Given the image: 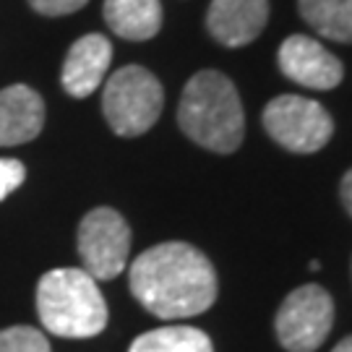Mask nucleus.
<instances>
[{"label": "nucleus", "instance_id": "1", "mask_svg": "<svg viewBox=\"0 0 352 352\" xmlns=\"http://www.w3.org/2000/svg\"><path fill=\"white\" fill-rule=\"evenodd\" d=\"M133 298L157 318H188L209 311L217 300L212 261L190 243H160L131 264Z\"/></svg>", "mask_w": 352, "mask_h": 352}, {"label": "nucleus", "instance_id": "2", "mask_svg": "<svg viewBox=\"0 0 352 352\" xmlns=\"http://www.w3.org/2000/svg\"><path fill=\"white\" fill-rule=\"evenodd\" d=\"M177 123L204 149L217 154L235 151L245 136V113L235 84L219 71H199L183 89Z\"/></svg>", "mask_w": 352, "mask_h": 352}, {"label": "nucleus", "instance_id": "3", "mask_svg": "<svg viewBox=\"0 0 352 352\" xmlns=\"http://www.w3.org/2000/svg\"><path fill=\"white\" fill-rule=\"evenodd\" d=\"M37 314L55 337L89 340L107 327V302L84 269H52L37 285Z\"/></svg>", "mask_w": 352, "mask_h": 352}, {"label": "nucleus", "instance_id": "4", "mask_svg": "<svg viewBox=\"0 0 352 352\" xmlns=\"http://www.w3.org/2000/svg\"><path fill=\"white\" fill-rule=\"evenodd\" d=\"M162 107L164 91L160 78L141 65H126L115 71L104 84L102 110L118 136L131 139L146 133L160 120Z\"/></svg>", "mask_w": 352, "mask_h": 352}, {"label": "nucleus", "instance_id": "5", "mask_svg": "<svg viewBox=\"0 0 352 352\" xmlns=\"http://www.w3.org/2000/svg\"><path fill=\"white\" fill-rule=\"evenodd\" d=\"M334 327V300L321 285L292 289L279 305L274 329L287 352H316Z\"/></svg>", "mask_w": 352, "mask_h": 352}, {"label": "nucleus", "instance_id": "6", "mask_svg": "<svg viewBox=\"0 0 352 352\" xmlns=\"http://www.w3.org/2000/svg\"><path fill=\"white\" fill-rule=\"evenodd\" d=\"M264 128L287 151L314 154L329 144L334 133V120L324 104L298 94H282L266 104Z\"/></svg>", "mask_w": 352, "mask_h": 352}, {"label": "nucleus", "instance_id": "7", "mask_svg": "<svg viewBox=\"0 0 352 352\" xmlns=\"http://www.w3.org/2000/svg\"><path fill=\"white\" fill-rule=\"evenodd\" d=\"M131 253V227L107 206L91 209L78 225V256L91 279L110 282L126 269Z\"/></svg>", "mask_w": 352, "mask_h": 352}, {"label": "nucleus", "instance_id": "8", "mask_svg": "<svg viewBox=\"0 0 352 352\" xmlns=\"http://www.w3.org/2000/svg\"><path fill=\"white\" fill-rule=\"evenodd\" d=\"M277 63L289 81L308 89L329 91L340 87V81L344 78V68L340 60L327 47H321L314 37H305V34H292L282 42Z\"/></svg>", "mask_w": 352, "mask_h": 352}, {"label": "nucleus", "instance_id": "9", "mask_svg": "<svg viewBox=\"0 0 352 352\" xmlns=\"http://www.w3.org/2000/svg\"><path fill=\"white\" fill-rule=\"evenodd\" d=\"M269 21V0H212L206 26L219 45L243 47L264 32Z\"/></svg>", "mask_w": 352, "mask_h": 352}, {"label": "nucleus", "instance_id": "10", "mask_svg": "<svg viewBox=\"0 0 352 352\" xmlns=\"http://www.w3.org/2000/svg\"><path fill=\"white\" fill-rule=\"evenodd\" d=\"M113 60V45L102 34H87L76 39L68 50L60 71V84L71 97H89L94 89H100L104 74Z\"/></svg>", "mask_w": 352, "mask_h": 352}, {"label": "nucleus", "instance_id": "11", "mask_svg": "<svg viewBox=\"0 0 352 352\" xmlns=\"http://www.w3.org/2000/svg\"><path fill=\"white\" fill-rule=\"evenodd\" d=\"M45 126V102L24 84L0 91V146H19L37 139Z\"/></svg>", "mask_w": 352, "mask_h": 352}, {"label": "nucleus", "instance_id": "12", "mask_svg": "<svg viewBox=\"0 0 352 352\" xmlns=\"http://www.w3.org/2000/svg\"><path fill=\"white\" fill-rule=\"evenodd\" d=\"M102 13L115 34L131 42H146L162 29L160 0H104Z\"/></svg>", "mask_w": 352, "mask_h": 352}, {"label": "nucleus", "instance_id": "13", "mask_svg": "<svg viewBox=\"0 0 352 352\" xmlns=\"http://www.w3.org/2000/svg\"><path fill=\"white\" fill-rule=\"evenodd\" d=\"M298 11L321 37L352 42V0H298Z\"/></svg>", "mask_w": 352, "mask_h": 352}, {"label": "nucleus", "instance_id": "14", "mask_svg": "<svg viewBox=\"0 0 352 352\" xmlns=\"http://www.w3.org/2000/svg\"><path fill=\"white\" fill-rule=\"evenodd\" d=\"M128 352H214V347L201 329L162 327L136 337Z\"/></svg>", "mask_w": 352, "mask_h": 352}, {"label": "nucleus", "instance_id": "15", "mask_svg": "<svg viewBox=\"0 0 352 352\" xmlns=\"http://www.w3.org/2000/svg\"><path fill=\"white\" fill-rule=\"evenodd\" d=\"M0 352H52L50 342L34 327H11L0 331Z\"/></svg>", "mask_w": 352, "mask_h": 352}, {"label": "nucleus", "instance_id": "16", "mask_svg": "<svg viewBox=\"0 0 352 352\" xmlns=\"http://www.w3.org/2000/svg\"><path fill=\"white\" fill-rule=\"evenodd\" d=\"M24 180L26 167L19 160H0V201L16 188H21Z\"/></svg>", "mask_w": 352, "mask_h": 352}, {"label": "nucleus", "instance_id": "17", "mask_svg": "<svg viewBox=\"0 0 352 352\" xmlns=\"http://www.w3.org/2000/svg\"><path fill=\"white\" fill-rule=\"evenodd\" d=\"M89 0H29V6L42 16H68L81 11Z\"/></svg>", "mask_w": 352, "mask_h": 352}, {"label": "nucleus", "instance_id": "18", "mask_svg": "<svg viewBox=\"0 0 352 352\" xmlns=\"http://www.w3.org/2000/svg\"><path fill=\"white\" fill-rule=\"evenodd\" d=\"M340 199H342V204H344V209H347V212H350V217H352V170H347V173H344V177H342Z\"/></svg>", "mask_w": 352, "mask_h": 352}, {"label": "nucleus", "instance_id": "19", "mask_svg": "<svg viewBox=\"0 0 352 352\" xmlns=\"http://www.w3.org/2000/svg\"><path fill=\"white\" fill-rule=\"evenodd\" d=\"M331 352H352V337H344V340H342Z\"/></svg>", "mask_w": 352, "mask_h": 352}]
</instances>
